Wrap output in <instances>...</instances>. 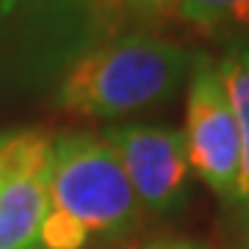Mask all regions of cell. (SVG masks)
<instances>
[{
  "mask_svg": "<svg viewBox=\"0 0 249 249\" xmlns=\"http://www.w3.org/2000/svg\"><path fill=\"white\" fill-rule=\"evenodd\" d=\"M194 58L188 47L158 36H119L72 64L58 89V106L86 119H114L158 106L178 94Z\"/></svg>",
  "mask_w": 249,
  "mask_h": 249,
  "instance_id": "1",
  "label": "cell"
},
{
  "mask_svg": "<svg viewBox=\"0 0 249 249\" xmlns=\"http://www.w3.org/2000/svg\"><path fill=\"white\" fill-rule=\"evenodd\" d=\"M45 213L72 224L86 244L119 241L139 227L142 202L103 136L67 133L53 144Z\"/></svg>",
  "mask_w": 249,
  "mask_h": 249,
  "instance_id": "2",
  "label": "cell"
},
{
  "mask_svg": "<svg viewBox=\"0 0 249 249\" xmlns=\"http://www.w3.org/2000/svg\"><path fill=\"white\" fill-rule=\"evenodd\" d=\"M186 152L191 172L224 202H238L241 133L213 58L196 53L186 94Z\"/></svg>",
  "mask_w": 249,
  "mask_h": 249,
  "instance_id": "3",
  "label": "cell"
},
{
  "mask_svg": "<svg viewBox=\"0 0 249 249\" xmlns=\"http://www.w3.org/2000/svg\"><path fill=\"white\" fill-rule=\"evenodd\" d=\"M142 208L152 213H172L186 202L191 186V163L186 139L169 124H119L103 133Z\"/></svg>",
  "mask_w": 249,
  "mask_h": 249,
  "instance_id": "4",
  "label": "cell"
},
{
  "mask_svg": "<svg viewBox=\"0 0 249 249\" xmlns=\"http://www.w3.org/2000/svg\"><path fill=\"white\" fill-rule=\"evenodd\" d=\"M55 139L45 130L6 133V180L0 188V249H39Z\"/></svg>",
  "mask_w": 249,
  "mask_h": 249,
  "instance_id": "5",
  "label": "cell"
},
{
  "mask_svg": "<svg viewBox=\"0 0 249 249\" xmlns=\"http://www.w3.org/2000/svg\"><path fill=\"white\" fill-rule=\"evenodd\" d=\"M222 75V86L227 91L230 108L241 133V186L238 205L249 208V36L235 39L224 50L222 61L216 64Z\"/></svg>",
  "mask_w": 249,
  "mask_h": 249,
  "instance_id": "6",
  "label": "cell"
},
{
  "mask_svg": "<svg viewBox=\"0 0 249 249\" xmlns=\"http://www.w3.org/2000/svg\"><path fill=\"white\" fill-rule=\"evenodd\" d=\"M175 14L202 34L249 31V0H178Z\"/></svg>",
  "mask_w": 249,
  "mask_h": 249,
  "instance_id": "7",
  "label": "cell"
},
{
  "mask_svg": "<svg viewBox=\"0 0 249 249\" xmlns=\"http://www.w3.org/2000/svg\"><path fill=\"white\" fill-rule=\"evenodd\" d=\"M127 3L147 19H166L175 14L178 6V0H127Z\"/></svg>",
  "mask_w": 249,
  "mask_h": 249,
  "instance_id": "8",
  "label": "cell"
},
{
  "mask_svg": "<svg viewBox=\"0 0 249 249\" xmlns=\"http://www.w3.org/2000/svg\"><path fill=\"white\" fill-rule=\"evenodd\" d=\"M124 249H211V247L191 238H155V241H147V244H139V247H124Z\"/></svg>",
  "mask_w": 249,
  "mask_h": 249,
  "instance_id": "9",
  "label": "cell"
},
{
  "mask_svg": "<svg viewBox=\"0 0 249 249\" xmlns=\"http://www.w3.org/2000/svg\"><path fill=\"white\" fill-rule=\"evenodd\" d=\"M6 180V133H0V188Z\"/></svg>",
  "mask_w": 249,
  "mask_h": 249,
  "instance_id": "10",
  "label": "cell"
},
{
  "mask_svg": "<svg viewBox=\"0 0 249 249\" xmlns=\"http://www.w3.org/2000/svg\"><path fill=\"white\" fill-rule=\"evenodd\" d=\"M241 249H249V238H247V241H244V247H241Z\"/></svg>",
  "mask_w": 249,
  "mask_h": 249,
  "instance_id": "11",
  "label": "cell"
}]
</instances>
